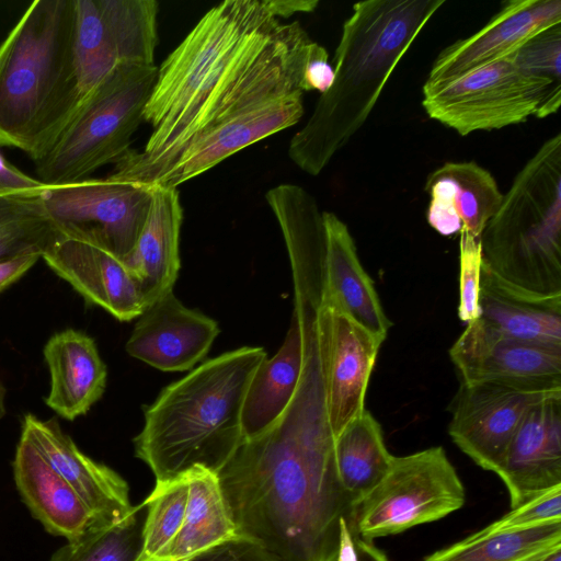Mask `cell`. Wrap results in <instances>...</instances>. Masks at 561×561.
I'll use <instances>...</instances> for the list:
<instances>
[{
  "label": "cell",
  "mask_w": 561,
  "mask_h": 561,
  "mask_svg": "<svg viewBox=\"0 0 561 561\" xmlns=\"http://www.w3.org/2000/svg\"><path fill=\"white\" fill-rule=\"evenodd\" d=\"M266 357L256 346L229 351L162 389L133 440L135 456L156 481L194 467L218 473L229 461L244 439L241 412L248 386Z\"/></svg>",
  "instance_id": "cell-4"
},
{
  "label": "cell",
  "mask_w": 561,
  "mask_h": 561,
  "mask_svg": "<svg viewBox=\"0 0 561 561\" xmlns=\"http://www.w3.org/2000/svg\"><path fill=\"white\" fill-rule=\"evenodd\" d=\"M494 472L507 489L512 508L561 485V391L525 413Z\"/></svg>",
  "instance_id": "cell-16"
},
{
  "label": "cell",
  "mask_w": 561,
  "mask_h": 561,
  "mask_svg": "<svg viewBox=\"0 0 561 561\" xmlns=\"http://www.w3.org/2000/svg\"><path fill=\"white\" fill-rule=\"evenodd\" d=\"M42 259L88 301L119 321H130L147 309L140 284L126 262L79 240L58 237Z\"/></svg>",
  "instance_id": "cell-19"
},
{
  "label": "cell",
  "mask_w": 561,
  "mask_h": 561,
  "mask_svg": "<svg viewBox=\"0 0 561 561\" xmlns=\"http://www.w3.org/2000/svg\"><path fill=\"white\" fill-rule=\"evenodd\" d=\"M334 457L340 483L355 508L383 478L393 455L380 424L365 410L335 437Z\"/></svg>",
  "instance_id": "cell-29"
},
{
  "label": "cell",
  "mask_w": 561,
  "mask_h": 561,
  "mask_svg": "<svg viewBox=\"0 0 561 561\" xmlns=\"http://www.w3.org/2000/svg\"><path fill=\"white\" fill-rule=\"evenodd\" d=\"M13 472L23 501L48 533L70 541L92 525H101L24 433L16 446Z\"/></svg>",
  "instance_id": "cell-23"
},
{
  "label": "cell",
  "mask_w": 561,
  "mask_h": 561,
  "mask_svg": "<svg viewBox=\"0 0 561 561\" xmlns=\"http://www.w3.org/2000/svg\"><path fill=\"white\" fill-rule=\"evenodd\" d=\"M158 75L156 65L122 64L79 102L44 154L35 161L46 185L84 180L131 148Z\"/></svg>",
  "instance_id": "cell-7"
},
{
  "label": "cell",
  "mask_w": 561,
  "mask_h": 561,
  "mask_svg": "<svg viewBox=\"0 0 561 561\" xmlns=\"http://www.w3.org/2000/svg\"><path fill=\"white\" fill-rule=\"evenodd\" d=\"M302 367V336L294 313L285 340L255 370L244 396L241 412L243 440L270 428L288 407Z\"/></svg>",
  "instance_id": "cell-27"
},
{
  "label": "cell",
  "mask_w": 561,
  "mask_h": 561,
  "mask_svg": "<svg viewBox=\"0 0 561 561\" xmlns=\"http://www.w3.org/2000/svg\"><path fill=\"white\" fill-rule=\"evenodd\" d=\"M154 0H75V65L82 98L122 64L154 65Z\"/></svg>",
  "instance_id": "cell-11"
},
{
  "label": "cell",
  "mask_w": 561,
  "mask_h": 561,
  "mask_svg": "<svg viewBox=\"0 0 561 561\" xmlns=\"http://www.w3.org/2000/svg\"><path fill=\"white\" fill-rule=\"evenodd\" d=\"M277 18L288 19L300 12H312L319 4L318 0H271Z\"/></svg>",
  "instance_id": "cell-42"
},
{
  "label": "cell",
  "mask_w": 561,
  "mask_h": 561,
  "mask_svg": "<svg viewBox=\"0 0 561 561\" xmlns=\"http://www.w3.org/2000/svg\"><path fill=\"white\" fill-rule=\"evenodd\" d=\"M45 185L10 163L0 151V194L41 191Z\"/></svg>",
  "instance_id": "cell-40"
},
{
  "label": "cell",
  "mask_w": 561,
  "mask_h": 561,
  "mask_svg": "<svg viewBox=\"0 0 561 561\" xmlns=\"http://www.w3.org/2000/svg\"><path fill=\"white\" fill-rule=\"evenodd\" d=\"M463 484L443 447L393 456L383 478L355 506L351 528L359 538L396 535L459 510Z\"/></svg>",
  "instance_id": "cell-9"
},
{
  "label": "cell",
  "mask_w": 561,
  "mask_h": 561,
  "mask_svg": "<svg viewBox=\"0 0 561 561\" xmlns=\"http://www.w3.org/2000/svg\"><path fill=\"white\" fill-rule=\"evenodd\" d=\"M75 0H35L0 44V147L37 161L82 99Z\"/></svg>",
  "instance_id": "cell-5"
},
{
  "label": "cell",
  "mask_w": 561,
  "mask_h": 561,
  "mask_svg": "<svg viewBox=\"0 0 561 561\" xmlns=\"http://www.w3.org/2000/svg\"><path fill=\"white\" fill-rule=\"evenodd\" d=\"M188 478L156 481L151 493L141 503L147 507L141 529V545L135 561H161L176 537L185 515Z\"/></svg>",
  "instance_id": "cell-32"
},
{
  "label": "cell",
  "mask_w": 561,
  "mask_h": 561,
  "mask_svg": "<svg viewBox=\"0 0 561 561\" xmlns=\"http://www.w3.org/2000/svg\"><path fill=\"white\" fill-rule=\"evenodd\" d=\"M183 208L178 187L152 186L146 220L125 261L140 284L147 308L173 290L181 267Z\"/></svg>",
  "instance_id": "cell-24"
},
{
  "label": "cell",
  "mask_w": 561,
  "mask_h": 561,
  "mask_svg": "<svg viewBox=\"0 0 561 561\" xmlns=\"http://www.w3.org/2000/svg\"><path fill=\"white\" fill-rule=\"evenodd\" d=\"M334 69L329 64L327 49L317 43L305 69L304 90L324 93L332 84Z\"/></svg>",
  "instance_id": "cell-39"
},
{
  "label": "cell",
  "mask_w": 561,
  "mask_h": 561,
  "mask_svg": "<svg viewBox=\"0 0 561 561\" xmlns=\"http://www.w3.org/2000/svg\"><path fill=\"white\" fill-rule=\"evenodd\" d=\"M337 561H390L373 541L356 536L348 520H342V539Z\"/></svg>",
  "instance_id": "cell-38"
},
{
  "label": "cell",
  "mask_w": 561,
  "mask_h": 561,
  "mask_svg": "<svg viewBox=\"0 0 561 561\" xmlns=\"http://www.w3.org/2000/svg\"><path fill=\"white\" fill-rule=\"evenodd\" d=\"M137 321L126 352L162 371H185L208 353L220 332L218 323L185 307L173 290L150 305Z\"/></svg>",
  "instance_id": "cell-17"
},
{
  "label": "cell",
  "mask_w": 561,
  "mask_h": 561,
  "mask_svg": "<svg viewBox=\"0 0 561 561\" xmlns=\"http://www.w3.org/2000/svg\"><path fill=\"white\" fill-rule=\"evenodd\" d=\"M325 353L304 346L296 391L280 417L243 440L217 473L239 536L277 561H337L353 505L336 471Z\"/></svg>",
  "instance_id": "cell-1"
},
{
  "label": "cell",
  "mask_w": 561,
  "mask_h": 561,
  "mask_svg": "<svg viewBox=\"0 0 561 561\" xmlns=\"http://www.w3.org/2000/svg\"><path fill=\"white\" fill-rule=\"evenodd\" d=\"M444 0H368L353 5L334 56V79L290 139L288 156L318 175L359 130L381 91Z\"/></svg>",
  "instance_id": "cell-3"
},
{
  "label": "cell",
  "mask_w": 561,
  "mask_h": 561,
  "mask_svg": "<svg viewBox=\"0 0 561 561\" xmlns=\"http://www.w3.org/2000/svg\"><path fill=\"white\" fill-rule=\"evenodd\" d=\"M425 192L427 224L445 237L466 231L480 238L503 199L494 176L474 161L444 163L428 174Z\"/></svg>",
  "instance_id": "cell-21"
},
{
  "label": "cell",
  "mask_w": 561,
  "mask_h": 561,
  "mask_svg": "<svg viewBox=\"0 0 561 561\" xmlns=\"http://www.w3.org/2000/svg\"><path fill=\"white\" fill-rule=\"evenodd\" d=\"M322 217L327 296L336 310L383 342L391 322L358 259L353 237L334 213L322 211Z\"/></svg>",
  "instance_id": "cell-22"
},
{
  "label": "cell",
  "mask_w": 561,
  "mask_h": 561,
  "mask_svg": "<svg viewBox=\"0 0 561 561\" xmlns=\"http://www.w3.org/2000/svg\"><path fill=\"white\" fill-rule=\"evenodd\" d=\"M561 24L560 0H512L478 32L444 48L426 82H442L503 59L543 31Z\"/></svg>",
  "instance_id": "cell-15"
},
{
  "label": "cell",
  "mask_w": 561,
  "mask_h": 561,
  "mask_svg": "<svg viewBox=\"0 0 561 561\" xmlns=\"http://www.w3.org/2000/svg\"><path fill=\"white\" fill-rule=\"evenodd\" d=\"M187 502L183 524L161 561H186L239 538L218 476L203 467L186 471Z\"/></svg>",
  "instance_id": "cell-28"
},
{
  "label": "cell",
  "mask_w": 561,
  "mask_h": 561,
  "mask_svg": "<svg viewBox=\"0 0 561 561\" xmlns=\"http://www.w3.org/2000/svg\"><path fill=\"white\" fill-rule=\"evenodd\" d=\"M186 561H277L254 541L244 537L229 540Z\"/></svg>",
  "instance_id": "cell-37"
},
{
  "label": "cell",
  "mask_w": 561,
  "mask_h": 561,
  "mask_svg": "<svg viewBox=\"0 0 561 561\" xmlns=\"http://www.w3.org/2000/svg\"><path fill=\"white\" fill-rule=\"evenodd\" d=\"M540 561H561V549L554 551L553 553L545 557Z\"/></svg>",
  "instance_id": "cell-44"
},
{
  "label": "cell",
  "mask_w": 561,
  "mask_h": 561,
  "mask_svg": "<svg viewBox=\"0 0 561 561\" xmlns=\"http://www.w3.org/2000/svg\"><path fill=\"white\" fill-rule=\"evenodd\" d=\"M510 57L522 70L561 83V24L538 34Z\"/></svg>",
  "instance_id": "cell-34"
},
{
  "label": "cell",
  "mask_w": 561,
  "mask_h": 561,
  "mask_svg": "<svg viewBox=\"0 0 561 561\" xmlns=\"http://www.w3.org/2000/svg\"><path fill=\"white\" fill-rule=\"evenodd\" d=\"M22 433L75 490L98 524L118 522L134 511L127 482L110 467L84 455L56 419L42 421L26 414Z\"/></svg>",
  "instance_id": "cell-18"
},
{
  "label": "cell",
  "mask_w": 561,
  "mask_h": 561,
  "mask_svg": "<svg viewBox=\"0 0 561 561\" xmlns=\"http://www.w3.org/2000/svg\"><path fill=\"white\" fill-rule=\"evenodd\" d=\"M449 356L461 382L500 381L561 389V345L516 340L479 319L467 323Z\"/></svg>",
  "instance_id": "cell-13"
},
{
  "label": "cell",
  "mask_w": 561,
  "mask_h": 561,
  "mask_svg": "<svg viewBox=\"0 0 561 561\" xmlns=\"http://www.w3.org/2000/svg\"><path fill=\"white\" fill-rule=\"evenodd\" d=\"M152 186L112 179L45 185L42 201L57 233L100 247L124 262L147 217Z\"/></svg>",
  "instance_id": "cell-10"
},
{
  "label": "cell",
  "mask_w": 561,
  "mask_h": 561,
  "mask_svg": "<svg viewBox=\"0 0 561 561\" xmlns=\"http://www.w3.org/2000/svg\"><path fill=\"white\" fill-rule=\"evenodd\" d=\"M479 320L516 340L561 345V295L518 288L483 264L479 285Z\"/></svg>",
  "instance_id": "cell-26"
},
{
  "label": "cell",
  "mask_w": 561,
  "mask_h": 561,
  "mask_svg": "<svg viewBox=\"0 0 561 561\" xmlns=\"http://www.w3.org/2000/svg\"><path fill=\"white\" fill-rule=\"evenodd\" d=\"M328 301L325 386L329 422L335 438L365 411V396L382 341L336 310L329 298Z\"/></svg>",
  "instance_id": "cell-20"
},
{
  "label": "cell",
  "mask_w": 561,
  "mask_h": 561,
  "mask_svg": "<svg viewBox=\"0 0 561 561\" xmlns=\"http://www.w3.org/2000/svg\"><path fill=\"white\" fill-rule=\"evenodd\" d=\"M142 510L140 504L118 522L92 525L59 548L49 561H135L141 545Z\"/></svg>",
  "instance_id": "cell-33"
},
{
  "label": "cell",
  "mask_w": 561,
  "mask_h": 561,
  "mask_svg": "<svg viewBox=\"0 0 561 561\" xmlns=\"http://www.w3.org/2000/svg\"><path fill=\"white\" fill-rule=\"evenodd\" d=\"M460 299L458 316L466 324L479 318V285L482 266L480 238L469 232H460Z\"/></svg>",
  "instance_id": "cell-36"
},
{
  "label": "cell",
  "mask_w": 561,
  "mask_h": 561,
  "mask_svg": "<svg viewBox=\"0 0 561 561\" xmlns=\"http://www.w3.org/2000/svg\"><path fill=\"white\" fill-rule=\"evenodd\" d=\"M482 264L535 294L561 295V134L516 174L480 236Z\"/></svg>",
  "instance_id": "cell-6"
},
{
  "label": "cell",
  "mask_w": 561,
  "mask_h": 561,
  "mask_svg": "<svg viewBox=\"0 0 561 561\" xmlns=\"http://www.w3.org/2000/svg\"><path fill=\"white\" fill-rule=\"evenodd\" d=\"M557 520H561V485L535 495L479 531L504 533Z\"/></svg>",
  "instance_id": "cell-35"
},
{
  "label": "cell",
  "mask_w": 561,
  "mask_h": 561,
  "mask_svg": "<svg viewBox=\"0 0 561 561\" xmlns=\"http://www.w3.org/2000/svg\"><path fill=\"white\" fill-rule=\"evenodd\" d=\"M560 549L561 520H557L504 533L477 531L424 561H540Z\"/></svg>",
  "instance_id": "cell-30"
},
{
  "label": "cell",
  "mask_w": 561,
  "mask_h": 561,
  "mask_svg": "<svg viewBox=\"0 0 561 561\" xmlns=\"http://www.w3.org/2000/svg\"><path fill=\"white\" fill-rule=\"evenodd\" d=\"M561 103V83L522 70L507 56L457 78L425 82L427 115L466 136L546 117Z\"/></svg>",
  "instance_id": "cell-8"
},
{
  "label": "cell",
  "mask_w": 561,
  "mask_h": 561,
  "mask_svg": "<svg viewBox=\"0 0 561 561\" xmlns=\"http://www.w3.org/2000/svg\"><path fill=\"white\" fill-rule=\"evenodd\" d=\"M5 389L0 382V419H2L5 414Z\"/></svg>",
  "instance_id": "cell-43"
},
{
  "label": "cell",
  "mask_w": 561,
  "mask_h": 561,
  "mask_svg": "<svg viewBox=\"0 0 561 561\" xmlns=\"http://www.w3.org/2000/svg\"><path fill=\"white\" fill-rule=\"evenodd\" d=\"M41 257L39 254H28L0 262V293L21 278Z\"/></svg>",
  "instance_id": "cell-41"
},
{
  "label": "cell",
  "mask_w": 561,
  "mask_h": 561,
  "mask_svg": "<svg viewBox=\"0 0 561 561\" xmlns=\"http://www.w3.org/2000/svg\"><path fill=\"white\" fill-rule=\"evenodd\" d=\"M561 389L500 382H461L449 405L448 433L484 470L495 471L525 413Z\"/></svg>",
  "instance_id": "cell-12"
},
{
  "label": "cell",
  "mask_w": 561,
  "mask_h": 561,
  "mask_svg": "<svg viewBox=\"0 0 561 561\" xmlns=\"http://www.w3.org/2000/svg\"><path fill=\"white\" fill-rule=\"evenodd\" d=\"M43 190L0 194V262L43 255L58 237L44 209Z\"/></svg>",
  "instance_id": "cell-31"
},
{
  "label": "cell",
  "mask_w": 561,
  "mask_h": 561,
  "mask_svg": "<svg viewBox=\"0 0 561 561\" xmlns=\"http://www.w3.org/2000/svg\"><path fill=\"white\" fill-rule=\"evenodd\" d=\"M304 93L260 104L191 141L172 160L141 178L149 186L178 187L236 152L297 124Z\"/></svg>",
  "instance_id": "cell-14"
},
{
  "label": "cell",
  "mask_w": 561,
  "mask_h": 561,
  "mask_svg": "<svg viewBox=\"0 0 561 561\" xmlns=\"http://www.w3.org/2000/svg\"><path fill=\"white\" fill-rule=\"evenodd\" d=\"M44 358L50 375L46 404L69 421L84 415L106 387V366L94 340L73 329L57 332L45 344Z\"/></svg>",
  "instance_id": "cell-25"
},
{
  "label": "cell",
  "mask_w": 561,
  "mask_h": 561,
  "mask_svg": "<svg viewBox=\"0 0 561 561\" xmlns=\"http://www.w3.org/2000/svg\"><path fill=\"white\" fill-rule=\"evenodd\" d=\"M280 23L271 0H226L209 9L158 68L144 111L151 126L144 149H130L114 170L151 163L256 104Z\"/></svg>",
  "instance_id": "cell-2"
}]
</instances>
